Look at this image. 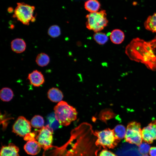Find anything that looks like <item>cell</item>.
<instances>
[{
    "label": "cell",
    "mask_w": 156,
    "mask_h": 156,
    "mask_svg": "<svg viewBox=\"0 0 156 156\" xmlns=\"http://www.w3.org/2000/svg\"><path fill=\"white\" fill-rule=\"evenodd\" d=\"M94 134L97 138L96 145L104 148H113L120 141L116 135L113 129L109 128L96 131Z\"/></svg>",
    "instance_id": "4"
},
{
    "label": "cell",
    "mask_w": 156,
    "mask_h": 156,
    "mask_svg": "<svg viewBox=\"0 0 156 156\" xmlns=\"http://www.w3.org/2000/svg\"><path fill=\"white\" fill-rule=\"evenodd\" d=\"M11 48L14 52L17 53H21L25 50L26 44L23 39L16 38L12 41Z\"/></svg>",
    "instance_id": "13"
},
{
    "label": "cell",
    "mask_w": 156,
    "mask_h": 156,
    "mask_svg": "<svg viewBox=\"0 0 156 156\" xmlns=\"http://www.w3.org/2000/svg\"><path fill=\"white\" fill-rule=\"evenodd\" d=\"M36 61L39 66L43 67L47 65L49 63L50 58L47 55L42 53L37 55Z\"/></svg>",
    "instance_id": "19"
},
{
    "label": "cell",
    "mask_w": 156,
    "mask_h": 156,
    "mask_svg": "<svg viewBox=\"0 0 156 156\" xmlns=\"http://www.w3.org/2000/svg\"><path fill=\"white\" fill-rule=\"evenodd\" d=\"M55 118L61 125L67 126L77 118L76 109L66 102L61 101L54 108Z\"/></svg>",
    "instance_id": "2"
},
{
    "label": "cell",
    "mask_w": 156,
    "mask_h": 156,
    "mask_svg": "<svg viewBox=\"0 0 156 156\" xmlns=\"http://www.w3.org/2000/svg\"><path fill=\"white\" fill-rule=\"evenodd\" d=\"M31 123L23 116L19 117L14 123L12 127V132L21 137H25L30 133Z\"/></svg>",
    "instance_id": "8"
},
{
    "label": "cell",
    "mask_w": 156,
    "mask_h": 156,
    "mask_svg": "<svg viewBox=\"0 0 156 156\" xmlns=\"http://www.w3.org/2000/svg\"><path fill=\"white\" fill-rule=\"evenodd\" d=\"M8 11L9 12H11L13 11V9L12 8H9L8 9Z\"/></svg>",
    "instance_id": "30"
},
{
    "label": "cell",
    "mask_w": 156,
    "mask_h": 156,
    "mask_svg": "<svg viewBox=\"0 0 156 156\" xmlns=\"http://www.w3.org/2000/svg\"><path fill=\"white\" fill-rule=\"evenodd\" d=\"M47 95L48 98L54 102H60L63 97L62 92L58 89L55 88H53L49 90Z\"/></svg>",
    "instance_id": "15"
},
{
    "label": "cell",
    "mask_w": 156,
    "mask_h": 156,
    "mask_svg": "<svg viewBox=\"0 0 156 156\" xmlns=\"http://www.w3.org/2000/svg\"><path fill=\"white\" fill-rule=\"evenodd\" d=\"M87 21L86 23L87 28L95 33L101 31L107 26L108 22L105 10L90 13L86 16Z\"/></svg>",
    "instance_id": "3"
},
{
    "label": "cell",
    "mask_w": 156,
    "mask_h": 156,
    "mask_svg": "<svg viewBox=\"0 0 156 156\" xmlns=\"http://www.w3.org/2000/svg\"><path fill=\"white\" fill-rule=\"evenodd\" d=\"M19 148L14 144L10 143L8 146L2 147L0 156H19Z\"/></svg>",
    "instance_id": "12"
},
{
    "label": "cell",
    "mask_w": 156,
    "mask_h": 156,
    "mask_svg": "<svg viewBox=\"0 0 156 156\" xmlns=\"http://www.w3.org/2000/svg\"><path fill=\"white\" fill-rule=\"evenodd\" d=\"M35 133H30L27 134L25 137L24 139L25 140H35L34 138Z\"/></svg>",
    "instance_id": "28"
},
{
    "label": "cell",
    "mask_w": 156,
    "mask_h": 156,
    "mask_svg": "<svg viewBox=\"0 0 156 156\" xmlns=\"http://www.w3.org/2000/svg\"><path fill=\"white\" fill-rule=\"evenodd\" d=\"M14 94L12 90L8 88H4L0 91V97L4 101H9L13 98Z\"/></svg>",
    "instance_id": "18"
},
{
    "label": "cell",
    "mask_w": 156,
    "mask_h": 156,
    "mask_svg": "<svg viewBox=\"0 0 156 156\" xmlns=\"http://www.w3.org/2000/svg\"><path fill=\"white\" fill-rule=\"evenodd\" d=\"M98 156H117L116 155L106 149L102 150L99 153Z\"/></svg>",
    "instance_id": "27"
},
{
    "label": "cell",
    "mask_w": 156,
    "mask_h": 156,
    "mask_svg": "<svg viewBox=\"0 0 156 156\" xmlns=\"http://www.w3.org/2000/svg\"><path fill=\"white\" fill-rule=\"evenodd\" d=\"M110 38L112 43L116 44H119L123 41L125 35L122 31L120 29H116L111 33Z\"/></svg>",
    "instance_id": "14"
},
{
    "label": "cell",
    "mask_w": 156,
    "mask_h": 156,
    "mask_svg": "<svg viewBox=\"0 0 156 156\" xmlns=\"http://www.w3.org/2000/svg\"><path fill=\"white\" fill-rule=\"evenodd\" d=\"M85 9L90 13L98 12L99 9L101 4L97 0H88L84 4Z\"/></svg>",
    "instance_id": "17"
},
{
    "label": "cell",
    "mask_w": 156,
    "mask_h": 156,
    "mask_svg": "<svg viewBox=\"0 0 156 156\" xmlns=\"http://www.w3.org/2000/svg\"><path fill=\"white\" fill-rule=\"evenodd\" d=\"M115 116V114L111 109H106L100 112L99 118L101 120L106 122L108 120L114 118Z\"/></svg>",
    "instance_id": "20"
},
{
    "label": "cell",
    "mask_w": 156,
    "mask_h": 156,
    "mask_svg": "<svg viewBox=\"0 0 156 156\" xmlns=\"http://www.w3.org/2000/svg\"><path fill=\"white\" fill-rule=\"evenodd\" d=\"M149 153L151 156H156V147H151Z\"/></svg>",
    "instance_id": "29"
},
{
    "label": "cell",
    "mask_w": 156,
    "mask_h": 156,
    "mask_svg": "<svg viewBox=\"0 0 156 156\" xmlns=\"http://www.w3.org/2000/svg\"><path fill=\"white\" fill-rule=\"evenodd\" d=\"M156 37L149 41L139 38L133 39L127 45L125 53L132 61L144 64L156 71Z\"/></svg>",
    "instance_id": "1"
},
{
    "label": "cell",
    "mask_w": 156,
    "mask_h": 156,
    "mask_svg": "<svg viewBox=\"0 0 156 156\" xmlns=\"http://www.w3.org/2000/svg\"><path fill=\"white\" fill-rule=\"evenodd\" d=\"M44 120L43 118L38 115L35 116L31 121V125L35 128H42L44 127Z\"/></svg>",
    "instance_id": "21"
},
{
    "label": "cell",
    "mask_w": 156,
    "mask_h": 156,
    "mask_svg": "<svg viewBox=\"0 0 156 156\" xmlns=\"http://www.w3.org/2000/svg\"><path fill=\"white\" fill-rule=\"evenodd\" d=\"M35 10L34 6L24 2H19L14 10L13 16L23 24L28 25L30 22H34L36 20L34 16Z\"/></svg>",
    "instance_id": "5"
},
{
    "label": "cell",
    "mask_w": 156,
    "mask_h": 156,
    "mask_svg": "<svg viewBox=\"0 0 156 156\" xmlns=\"http://www.w3.org/2000/svg\"><path fill=\"white\" fill-rule=\"evenodd\" d=\"M48 125L53 130L60 128L61 126L55 118V114L49 116L48 118Z\"/></svg>",
    "instance_id": "25"
},
{
    "label": "cell",
    "mask_w": 156,
    "mask_h": 156,
    "mask_svg": "<svg viewBox=\"0 0 156 156\" xmlns=\"http://www.w3.org/2000/svg\"><path fill=\"white\" fill-rule=\"evenodd\" d=\"M113 130L116 135L120 140L125 138L126 129L123 125H118L115 127Z\"/></svg>",
    "instance_id": "23"
},
{
    "label": "cell",
    "mask_w": 156,
    "mask_h": 156,
    "mask_svg": "<svg viewBox=\"0 0 156 156\" xmlns=\"http://www.w3.org/2000/svg\"><path fill=\"white\" fill-rule=\"evenodd\" d=\"M143 140L148 144L156 140V120H153L142 130Z\"/></svg>",
    "instance_id": "9"
},
{
    "label": "cell",
    "mask_w": 156,
    "mask_h": 156,
    "mask_svg": "<svg viewBox=\"0 0 156 156\" xmlns=\"http://www.w3.org/2000/svg\"><path fill=\"white\" fill-rule=\"evenodd\" d=\"M93 38L95 41L100 45L105 44L108 39L107 36L105 34L99 32L94 34Z\"/></svg>",
    "instance_id": "22"
},
{
    "label": "cell",
    "mask_w": 156,
    "mask_h": 156,
    "mask_svg": "<svg viewBox=\"0 0 156 156\" xmlns=\"http://www.w3.org/2000/svg\"><path fill=\"white\" fill-rule=\"evenodd\" d=\"M150 146L147 143L144 142L142 143L139 146V151L140 153L142 154H147L149 152Z\"/></svg>",
    "instance_id": "26"
},
{
    "label": "cell",
    "mask_w": 156,
    "mask_h": 156,
    "mask_svg": "<svg viewBox=\"0 0 156 156\" xmlns=\"http://www.w3.org/2000/svg\"><path fill=\"white\" fill-rule=\"evenodd\" d=\"M49 36L53 38H55L59 36L61 34L60 27L57 25H53L49 27L48 31Z\"/></svg>",
    "instance_id": "24"
},
{
    "label": "cell",
    "mask_w": 156,
    "mask_h": 156,
    "mask_svg": "<svg viewBox=\"0 0 156 156\" xmlns=\"http://www.w3.org/2000/svg\"><path fill=\"white\" fill-rule=\"evenodd\" d=\"M28 78L31 84L36 87L40 86L42 84L44 81L43 75L41 72L37 70H34L29 73Z\"/></svg>",
    "instance_id": "11"
},
{
    "label": "cell",
    "mask_w": 156,
    "mask_h": 156,
    "mask_svg": "<svg viewBox=\"0 0 156 156\" xmlns=\"http://www.w3.org/2000/svg\"><path fill=\"white\" fill-rule=\"evenodd\" d=\"M53 130L48 125L43 127L39 131L36 139L44 149H46L51 145L53 141Z\"/></svg>",
    "instance_id": "7"
},
{
    "label": "cell",
    "mask_w": 156,
    "mask_h": 156,
    "mask_svg": "<svg viewBox=\"0 0 156 156\" xmlns=\"http://www.w3.org/2000/svg\"><path fill=\"white\" fill-rule=\"evenodd\" d=\"M140 124L136 122H132L128 124L127 129L125 140L131 144L139 146L142 143V138Z\"/></svg>",
    "instance_id": "6"
},
{
    "label": "cell",
    "mask_w": 156,
    "mask_h": 156,
    "mask_svg": "<svg viewBox=\"0 0 156 156\" xmlns=\"http://www.w3.org/2000/svg\"><path fill=\"white\" fill-rule=\"evenodd\" d=\"M142 156H149L147 154L144 155Z\"/></svg>",
    "instance_id": "31"
},
{
    "label": "cell",
    "mask_w": 156,
    "mask_h": 156,
    "mask_svg": "<svg viewBox=\"0 0 156 156\" xmlns=\"http://www.w3.org/2000/svg\"><path fill=\"white\" fill-rule=\"evenodd\" d=\"M41 148L38 142L35 140H29L24 147L25 152L31 155L38 154L40 152Z\"/></svg>",
    "instance_id": "10"
},
{
    "label": "cell",
    "mask_w": 156,
    "mask_h": 156,
    "mask_svg": "<svg viewBox=\"0 0 156 156\" xmlns=\"http://www.w3.org/2000/svg\"><path fill=\"white\" fill-rule=\"evenodd\" d=\"M144 25L146 29L156 33V12L147 18L144 23Z\"/></svg>",
    "instance_id": "16"
}]
</instances>
